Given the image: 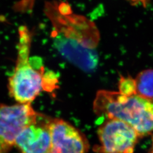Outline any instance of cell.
Segmentation results:
<instances>
[{"label": "cell", "mask_w": 153, "mask_h": 153, "mask_svg": "<svg viewBox=\"0 0 153 153\" xmlns=\"http://www.w3.org/2000/svg\"><path fill=\"white\" fill-rule=\"evenodd\" d=\"M44 13L52 25L53 44L62 57L83 71H94L98 65L100 40L95 24L74 14L64 1L47 2Z\"/></svg>", "instance_id": "6da1fadb"}, {"label": "cell", "mask_w": 153, "mask_h": 153, "mask_svg": "<svg viewBox=\"0 0 153 153\" xmlns=\"http://www.w3.org/2000/svg\"><path fill=\"white\" fill-rule=\"evenodd\" d=\"M16 64L9 78V95L18 103H31L43 91L52 92L57 88L58 76L46 71L40 58L30 57L32 34L26 26L18 30Z\"/></svg>", "instance_id": "7a4b0ae2"}, {"label": "cell", "mask_w": 153, "mask_h": 153, "mask_svg": "<svg viewBox=\"0 0 153 153\" xmlns=\"http://www.w3.org/2000/svg\"><path fill=\"white\" fill-rule=\"evenodd\" d=\"M93 109L99 117L125 122L141 137L153 132V101L137 95L126 96L119 92L99 90Z\"/></svg>", "instance_id": "3957f363"}, {"label": "cell", "mask_w": 153, "mask_h": 153, "mask_svg": "<svg viewBox=\"0 0 153 153\" xmlns=\"http://www.w3.org/2000/svg\"><path fill=\"white\" fill-rule=\"evenodd\" d=\"M38 115L31 103H0V153H8L20 132L36 120Z\"/></svg>", "instance_id": "277c9868"}, {"label": "cell", "mask_w": 153, "mask_h": 153, "mask_svg": "<svg viewBox=\"0 0 153 153\" xmlns=\"http://www.w3.org/2000/svg\"><path fill=\"white\" fill-rule=\"evenodd\" d=\"M100 145L94 150L99 153H133L140 135L131 126L122 121L106 119L98 129Z\"/></svg>", "instance_id": "5b68a950"}, {"label": "cell", "mask_w": 153, "mask_h": 153, "mask_svg": "<svg viewBox=\"0 0 153 153\" xmlns=\"http://www.w3.org/2000/svg\"><path fill=\"white\" fill-rule=\"evenodd\" d=\"M51 153H87L86 137L71 124L60 119H52L50 126Z\"/></svg>", "instance_id": "8992f818"}, {"label": "cell", "mask_w": 153, "mask_h": 153, "mask_svg": "<svg viewBox=\"0 0 153 153\" xmlns=\"http://www.w3.org/2000/svg\"><path fill=\"white\" fill-rule=\"evenodd\" d=\"M52 119L39 114L36 120L24 128L15 145L22 153H49L51 150L49 126Z\"/></svg>", "instance_id": "52a82bcc"}, {"label": "cell", "mask_w": 153, "mask_h": 153, "mask_svg": "<svg viewBox=\"0 0 153 153\" xmlns=\"http://www.w3.org/2000/svg\"><path fill=\"white\" fill-rule=\"evenodd\" d=\"M134 79L137 95L153 101V70L141 71Z\"/></svg>", "instance_id": "ba28073f"}, {"label": "cell", "mask_w": 153, "mask_h": 153, "mask_svg": "<svg viewBox=\"0 0 153 153\" xmlns=\"http://www.w3.org/2000/svg\"><path fill=\"white\" fill-rule=\"evenodd\" d=\"M119 93L126 96L136 94L135 79L131 76H121L119 82Z\"/></svg>", "instance_id": "9c48e42d"}, {"label": "cell", "mask_w": 153, "mask_h": 153, "mask_svg": "<svg viewBox=\"0 0 153 153\" xmlns=\"http://www.w3.org/2000/svg\"><path fill=\"white\" fill-rule=\"evenodd\" d=\"M133 4L135 5H142L144 7H146L149 0H127Z\"/></svg>", "instance_id": "30bf717a"}, {"label": "cell", "mask_w": 153, "mask_h": 153, "mask_svg": "<svg viewBox=\"0 0 153 153\" xmlns=\"http://www.w3.org/2000/svg\"><path fill=\"white\" fill-rule=\"evenodd\" d=\"M51 153V152H50V153Z\"/></svg>", "instance_id": "8fae6325"}]
</instances>
